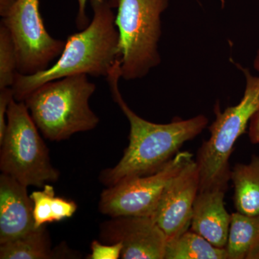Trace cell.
Wrapping results in <instances>:
<instances>
[{"instance_id": "cell-1", "label": "cell", "mask_w": 259, "mask_h": 259, "mask_svg": "<svg viewBox=\"0 0 259 259\" xmlns=\"http://www.w3.org/2000/svg\"><path fill=\"white\" fill-rule=\"evenodd\" d=\"M114 101L128 120L129 144L116 166L100 174L101 183L107 187L132 177L146 176L157 171L180 152L187 141L197 137L208 123L204 115L187 120H175L167 124L146 120L127 105L119 89L120 62H116L108 76Z\"/></svg>"}, {"instance_id": "cell-2", "label": "cell", "mask_w": 259, "mask_h": 259, "mask_svg": "<svg viewBox=\"0 0 259 259\" xmlns=\"http://www.w3.org/2000/svg\"><path fill=\"white\" fill-rule=\"evenodd\" d=\"M93 18L83 30L73 34L55 64L33 74L18 73L13 83L15 100L23 102L44 83L76 74L108 76L120 58L119 34L110 0H90Z\"/></svg>"}, {"instance_id": "cell-3", "label": "cell", "mask_w": 259, "mask_h": 259, "mask_svg": "<svg viewBox=\"0 0 259 259\" xmlns=\"http://www.w3.org/2000/svg\"><path fill=\"white\" fill-rule=\"evenodd\" d=\"M96 89L88 75H73L44 83L23 102L42 136L58 142L98 125L100 119L90 106Z\"/></svg>"}, {"instance_id": "cell-4", "label": "cell", "mask_w": 259, "mask_h": 259, "mask_svg": "<svg viewBox=\"0 0 259 259\" xmlns=\"http://www.w3.org/2000/svg\"><path fill=\"white\" fill-rule=\"evenodd\" d=\"M245 77L243 98L238 105L223 112L217 105L216 118L209 127L210 137L197 153L199 191L227 190L231 181L229 160L237 140L244 134L250 119L259 110V76L240 66Z\"/></svg>"}, {"instance_id": "cell-5", "label": "cell", "mask_w": 259, "mask_h": 259, "mask_svg": "<svg viewBox=\"0 0 259 259\" xmlns=\"http://www.w3.org/2000/svg\"><path fill=\"white\" fill-rule=\"evenodd\" d=\"M168 0H120L115 15L121 78H144L161 62V15Z\"/></svg>"}, {"instance_id": "cell-6", "label": "cell", "mask_w": 259, "mask_h": 259, "mask_svg": "<svg viewBox=\"0 0 259 259\" xmlns=\"http://www.w3.org/2000/svg\"><path fill=\"white\" fill-rule=\"evenodd\" d=\"M8 125L0 141V170L22 185L44 187L57 182L59 172L24 102L15 98L8 110Z\"/></svg>"}, {"instance_id": "cell-7", "label": "cell", "mask_w": 259, "mask_h": 259, "mask_svg": "<svg viewBox=\"0 0 259 259\" xmlns=\"http://www.w3.org/2000/svg\"><path fill=\"white\" fill-rule=\"evenodd\" d=\"M192 160L188 151L176 156L155 173L125 179L102 192L99 209L111 218H152L168 182Z\"/></svg>"}, {"instance_id": "cell-8", "label": "cell", "mask_w": 259, "mask_h": 259, "mask_svg": "<svg viewBox=\"0 0 259 259\" xmlns=\"http://www.w3.org/2000/svg\"><path fill=\"white\" fill-rule=\"evenodd\" d=\"M1 23L9 30L18 56V73L40 72L60 56L66 41L47 31L40 14L39 0H17Z\"/></svg>"}, {"instance_id": "cell-9", "label": "cell", "mask_w": 259, "mask_h": 259, "mask_svg": "<svg viewBox=\"0 0 259 259\" xmlns=\"http://www.w3.org/2000/svg\"><path fill=\"white\" fill-rule=\"evenodd\" d=\"M199 190L198 167L192 159L168 182L152 217L167 240L189 231Z\"/></svg>"}, {"instance_id": "cell-10", "label": "cell", "mask_w": 259, "mask_h": 259, "mask_svg": "<svg viewBox=\"0 0 259 259\" xmlns=\"http://www.w3.org/2000/svg\"><path fill=\"white\" fill-rule=\"evenodd\" d=\"M104 243H122L121 258L164 259L167 237L151 217L112 218L100 226Z\"/></svg>"}, {"instance_id": "cell-11", "label": "cell", "mask_w": 259, "mask_h": 259, "mask_svg": "<svg viewBox=\"0 0 259 259\" xmlns=\"http://www.w3.org/2000/svg\"><path fill=\"white\" fill-rule=\"evenodd\" d=\"M28 187L2 173L0 176V244L35 229L33 203Z\"/></svg>"}, {"instance_id": "cell-12", "label": "cell", "mask_w": 259, "mask_h": 259, "mask_svg": "<svg viewBox=\"0 0 259 259\" xmlns=\"http://www.w3.org/2000/svg\"><path fill=\"white\" fill-rule=\"evenodd\" d=\"M226 191H199L192 210L190 230L218 248H226L231 228V214L227 212Z\"/></svg>"}, {"instance_id": "cell-13", "label": "cell", "mask_w": 259, "mask_h": 259, "mask_svg": "<svg viewBox=\"0 0 259 259\" xmlns=\"http://www.w3.org/2000/svg\"><path fill=\"white\" fill-rule=\"evenodd\" d=\"M236 212L246 215L259 214V157L248 163H238L231 172Z\"/></svg>"}, {"instance_id": "cell-14", "label": "cell", "mask_w": 259, "mask_h": 259, "mask_svg": "<svg viewBox=\"0 0 259 259\" xmlns=\"http://www.w3.org/2000/svg\"><path fill=\"white\" fill-rule=\"evenodd\" d=\"M228 259H259V214H231Z\"/></svg>"}, {"instance_id": "cell-15", "label": "cell", "mask_w": 259, "mask_h": 259, "mask_svg": "<svg viewBox=\"0 0 259 259\" xmlns=\"http://www.w3.org/2000/svg\"><path fill=\"white\" fill-rule=\"evenodd\" d=\"M56 258L51 249L50 235L45 226L29 232L14 241L0 244L1 259H49Z\"/></svg>"}, {"instance_id": "cell-16", "label": "cell", "mask_w": 259, "mask_h": 259, "mask_svg": "<svg viewBox=\"0 0 259 259\" xmlns=\"http://www.w3.org/2000/svg\"><path fill=\"white\" fill-rule=\"evenodd\" d=\"M164 259H228L226 248H218L191 231L167 240Z\"/></svg>"}, {"instance_id": "cell-17", "label": "cell", "mask_w": 259, "mask_h": 259, "mask_svg": "<svg viewBox=\"0 0 259 259\" xmlns=\"http://www.w3.org/2000/svg\"><path fill=\"white\" fill-rule=\"evenodd\" d=\"M18 56L11 34L0 25V90L12 88L18 74Z\"/></svg>"}, {"instance_id": "cell-18", "label": "cell", "mask_w": 259, "mask_h": 259, "mask_svg": "<svg viewBox=\"0 0 259 259\" xmlns=\"http://www.w3.org/2000/svg\"><path fill=\"white\" fill-rule=\"evenodd\" d=\"M55 197V190L50 184L44 186L42 190L34 191L30 194L33 203L35 228L45 226L47 223L54 222L52 203Z\"/></svg>"}, {"instance_id": "cell-19", "label": "cell", "mask_w": 259, "mask_h": 259, "mask_svg": "<svg viewBox=\"0 0 259 259\" xmlns=\"http://www.w3.org/2000/svg\"><path fill=\"white\" fill-rule=\"evenodd\" d=\"M122 243L107 244L97 241H94L91 244V253L88 255L89 259H118L122 253Z\"/></svg>"}, {"instance_id": "cell-20", "label": "cell", "mask_w": 259, "mask_h": 259, "mask_svg": "<svg viewBox=\"0 0 259 259\" xmlns=\"http://www.w3.org/2000/svg\"><path fill=\"white\" fill-rule=\"evenodd\" d=\"M77 209V204L74 201L55 197L52 203L53 220L59 222L66 218H71Z\"/></svg>"}, {"instance_id": "cell-21", "label": "cell", "mask_w": 259, "mask_h": 259, "mask_svg": "<svg viewBox=\"0 0 259 259\" xmlns=\"http://www.w3.org/2000/svg\"><path fill=\"white\" fill-rule=\"evenodd\" d=\"M13 99L14 94L12 88L0 90V141L4 138L8 125V110Z\"/></svg>"}, {"instance_id": "cell-22", "label": "cell", "mask_w": 259, "mask_h": 259, "mask_svg": "<svg viewBox=\"0 0 259 259\" xmlns=\"http://www.w3.org/2000/svg\"><path fill=\"white\" fill-rule=\"evenodd\" d=\"M88 0H77L78 12L76 15V23L79 30H83L90 24L88 15H87V3ZM120 0H110V3L114 8H117Z\"/></svg>"}, {"instance_id": "cell-23", "label": "cell", "mask_w": 259, "mask_h": 259, "mask_svg": "<svg viewBox=\"0 0 259 259\" xmlns=\"http://www.w3.org/2000/svg\"><path fill=\"white\" fill-rule=\"evenodd\" d=\"M248 136L252 144H259V110L250 119Z\"/></svg>"}, {"instance_id": "cell-24", "label": "cell", "mask_w": 259, "mask_h": 259, "mask_svg": "<svg viewBox=\"0 0 259 259\" xmlns=\"http://www.w3.org/2000/svg\"><path fill=\"white\" fill-rule=\"evenodd\" d=\"M16 2L17 0H0V15L2 18H4L9 13Z\"/></svg>"}, {"instance_id": "cell-25", "label": "cell", "mask_w": 259, "mask_h": 259, "mask_svg": "<svg viewBox=\"0 0 259 259\" xmlns=\"http://www.w3.org/2000/svg\"><path fill=\"white\" fill-rule=\"evenodd\" d=\"M253 66H254L255 69L259 72V49L258 52H257L256 56H255Z\"/></svg>"}]
</instances>
